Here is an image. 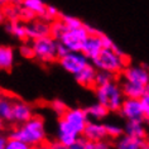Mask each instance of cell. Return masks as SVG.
<instances>
[{
  "mask_svg": "<svg viewBox=\"0 0 149 149\" xmlns=\"http://www.w3.org/2000/svg\"><path fill=\"white\" fill-rule=\"evenodd\" d=\"M10 138H15L32 147L47 140V132L44 121L40 116H33L23 124H19L10 134Z\"/></svg>",
  "mask_w": 149,
  "mask_h": 149,
  "instance_id": "1",
  "label": "cell"
},
{
  "mask_svg": "<svg viewBox=\"0 0 149 149\" xmlns=\"http://www.w3.org/2000/svg\"><path fill=\"white\" fill-rule=\"evenodd\" d=\"M128 61V57L123 52H115L111 48H102V51L99 53L97 57L92 59L91 63L96 70L106 71L118 77L129 65Z\"/></svg>",
  "mask_w": 149,
  "mask_h": 149,
  "instance_id": "2",
  "label": "cell"
},
{
  "mask_svg": "<svg viewBox=\"0 0 149 149\" xmlns=\"http://www.w3.org/2000/svg\"><path fill=\"white\" fill-rule=\"evenodd\" d=\"M95 95L97 99V102L102 104L111 113H116L119 111L121 106V102L124 101V95H123L120 82L115 79L113 81L100 86H95Z\"/></svg>",
  "mask_w": 149,
  "mask_h": 149,
  "instance_id": "3",
  "label": "cell"
},
{
  "mask_svg": "<svg viewBox=\"0 0 149 149\" xmlns=\"http://www.w3.org/2000/svg\"><path fill=\"white\" fill-rule=\"evenodd\" d=\"M34 57L39 61L51 63L57 59V40L51 36H44L33 39L32 43Z\"/></svg>",
  "mask_w": 149,
  "mask_h": 149,
  "instance_id": "4",
  "label": "cell"
},
{
  "mask_svg": "<svg viewBox=\"0 0 149 149\" xmlns=\"http://www.w3.org/2000/svg\"><path fill=\"white\" fill-rule=\"evenodd\" d=\"M88 33L85 28V24L80 28H72L68 29L67 28L63 34L59 37V39L57 42L62 43L68 51L72 52H80L82 48V44L85 42V39L87 38Z\"/></svg>",
  "mask_w": 149,
  "mask_h": 149,
  "instance_id": "5",
  "label": "cell"
},
{
  "mask_svg": "<svg viewBox=\"0 0 149 149\" xmlns=\"http://www.w3.org/2000/svg\"><path fill=\"white\" fill-rule=\"evenodd\" d=\"M58 61H59V65L62 66V68L66 72L73 74V76L76 73H79L81 70H84L90 63L88 58L81 51L80 52H72V51L67 52L65 56L58 58Z\"/></svg>",
  "mask_w": 149,
  "mask_h": 149,
  "instance_id": "6",
  "label": "cell"
},
{
  "mask_svg": "<svg viewBox=\"0 0 149 149\" xmlns=\"http://www.w3.org/2000/svg\"><path fill=\"white\" fill-rule=\"evenodd\" d=\"M119 113L125 120H144L145 114L140 99H128L125 97L121 102Z\"/></svg>",
  "mask_w": 149,
  "mask_h": 149,
  "instance_id": "7",
  "label": "cell"
},
{
  "mask_svg": "<svg viewBox=\"0 0 149 149\" xmlns=\"http://www.w3.org/2000/svg\"><path fill=\"white\" fill-rule=\"evenodd\" d=\"M121 80L145 87L149 84V70L145 66H130L128 65L120 74Z\"/></svg>",
  "mask_w": 149,
  "mask_h": 149,
  "instance_id": "8",
  "label": "cell"
},
{
  "mask_svg": "<svg viewBox=\"0 0 149 149\" xmlns=\"http://www.w3.org/2000/svg\"><path fill=\"white\" fill-rule=\"evenodd\" d=\"M62 119H65L71 128H72L77 134H82L84 128L86 125V123L88 121V116L86 114L85 109L81 107H72V109H67L65 111V114L62 116H59Z\"/></svg>",
  "mask_w": 149,
  "mask_h": 149,
  "instance_id": "9",
  "label": "cell"
},
{
  "mask_svg": "<svg viewBox=\"0 0 149 149\" xmlns=\"http://www.w3.org/2000/svg\"><path fill=\"white\" fill-rule=\"evenodd\" d=\"M81 136H84L85 139H87L91 143L99 140L107 139V133H106V125L99 121H90L86 123L84 128V132L81 134Z\"/></svg>",
  "mask_w": 149,
  "mask_h": 149,
  "instance_id": "10",
  "label": "cell"
},
{
  "mask_svg": "<svg viewBox=\"0 0 149 149\" xmlns=\"http://www.w3.org/2000/svg\"><path fill=\"white\" fill-rule=\"evenodd\" d=\"M102 43L100 39V32L95 33V34H88L87 38L81 48V52L88 58V61H92L95 57H97L99 53L102 51Z\"/></svg>",
  "mask_w": 149,
  "mask_h": 149,
  "instance_id": "11",
  "label": "cell"
},
{
  "mask_svg": "<svg viewBox=\"0 0 149 149\" xmlns=\"http://www.w3.org/2000/svg\"><path fill=\"white\" fill-rule=\"evenodd\" d=\"M81 135L77 134L71 126L67 124V121L65 119L59 118L58 120V126H57V140L61 141L62 144H65L66 147H68L72 143H74L79 139Z\"/></svg>",
  "mask_w": 149,
  "mask_h": 149,
  "instance_id": "12",
  "label": "cell"
},
{
  "mask_svg": "<svg viewBox=\"0 0 149 149\" xmlns=\"http://www.w3.org/2000/svg\"><path fill=\"white\" fill-rule=\"evenodd\" d=\"M33 116V110L27 102L17 100L13 101V123H17L18 125L23 124Z\"/></svg>",
  "mask_w": 149,
  "mask_h": 149,
  "instance_id": "13",
  "label": "cell"
},
{
  "mask_svg": "<svg viewBox=\"0 0 149 149\" xmlns=\"http://www.w3.org/2000/svg\"><path fill=\"white\" fill-rule=\"evenodd\" d=\"M25 29H27V37L33 40L36 38H39V37L49 36L51 23L47 20H44V19L34 20L29 25H25Z\"/></svg>",
  "mask_w": 149,
  "mask_h": 149,
  "instance_id": "14",
  "label": "cell"
},
{
  "mask_svg": "<svg viewBox=\"0 0 149 149\" xmlns=\"http://www.w3.org/2000/svg\"><path fill=\"white\" fill-rule=\"evenodd\" d=\"M96 70L92 63L85 67L84 70H81L79 73L74 74V79H76L77 84L81 85L82 87L86 88H94L95 87V76H96Z\"/></svg>",
  "mask_w": 149,
  "mask_h": 149,
  "instance_id": "15",
  "label": "cell"
},
{
  "mask_svg": "<svg viewBox=\"0 0 149 149\" xmlns=\"http://www.w3.org/2000/svg\"><path fill=\"white\" fill-rule=\"evenodd\" d=\"M124 134L134 138H139V139H144L148 134L144 120H126Z\"/></svg>",
  "mask_w": 149,
  "mask_h": 149,
  "instance_id": "16",
  "label": "cell"
},
{
  "mask_svg": "<svg viewBox=\"0 0 149 149\" xmlns=\"http://www.w3.org/2000/svg\"><path fill=\"white\" fill-rule=\"evenodd\" d=\"M120 87H121L124 97H128V99H140L144 95V91H145V87L132 84L125 80H121Z\"/></svg>",
  "mask_w": 149,
  "mask_h": 149,
  "instance_id": "17",
  "label": "cell"
},
{
  "mask_svg": "<svg viewBox=\"0 0 149 149\" xmlns=\"http://www.w3.org/2000/svg\"><path fill=\"white\" fill-rule=\"evenodd\" d=\"M144 139L134 138L126 134H123L115 141V149H140Z\"/></svg>",
  "mask_w": 149,
  "mask_h": 149,
  "instance_id": "18",
  "label": "cell"
},
{
  "mask_svg": "<svg viewBox=\"0 0 149 149\" xmlns=\"http://www.w3.org/2000/svg\"><path fill=\"white\" fill-rule=\"evenodd\" d=\"M14 65V51L9 46H0V71H10Z\"/></svg>",
  "mask_w": 149,
  "mask_h": 149,
  "instance_id": "19",
  "label": "cell"
},
{
  "mask_svg": "<svg viewBox=\"0 0 149 149\" xmlns=\"http://www.w3.org/2000/svg\"><path fill=\"white\" fill-rule=\"evenodd\" d=\"M85 111H86V114L88 116V120L91 119V120H95V121L104 120V119H105L107 115H109V113H110V111L107 110L106 107L102 105V104H100V102L92 104V105L86 107Z\"/></svg>",
  "mask_w": 149,
  "mask_h": 149,
  "instance_id": "20",
  "label": "cell"
},
{
  "mask_svg": "<svg viewBox=\"0 0 149 149\" xmlns=\"http://www.w3.org/2000/svg\"><path fill=\"white\" fill-rule=\"evenodd\" d=\"M23 8L31 10V12L37 17H43V14L46 13V4L42 0H22V4Z\"/></svg>",
  "mask_w": 149,
  "mask_h": 149,
  "instance_id": "21",
  "label": "cell"
},
{
  "mask_svg": "<svg viewBox=\"0 0 149 149\" xmlns=\"http://www.w3.org/2000/svg\"><path fill=\"white\" fill-rule=\"evenodd\" d=\"M6 29L8 32H10L14 37H17L18 39H22V40H25L28 39L27 37V29H25V25L20 24L18 20H13L6 25Z\"/></svg>",
  "mask_w": 149,
  "mask_h": 149,
  "instance_id": "22",
  "label": "cell"
},
{
  "mask_svg": "<svg viewBox=\"0 0 149 149\" xmlns=\"http://www.w3.org/2000/svg\"><path fill=\"white\" fill-rule=\"evenodd\" d=\"M0 116L4 121H12L13 119V101L9 99H1L0 101Z\"/></svg>",
  "mask_w": 149,
  "mask_h": 149,
  "instance_id": "23",
  "label": "cell"
},
{
  "mask_svg": "<svg viewBox=\"0 0 149 149\" xmlns=\"http://www.w3.org/2000/svg\"><path fill=\"white\" fill-rule=\"evenodd\" d=\"M115 79H116V77H115L113 73L106 72V71L97 70L96 71V76H95V86H100V85L107 84V82H110V81H113Z\"/></svg>",
  "mask_w": 149,
  "mask_h": 149,
  "instance_id": "24",
  "label": "cell"
},
{
  "mask_svg": "<svg viewBox=\"0 0 149 149\" xmlns=\"http://www.w3.org/2000/svg\"><path fill=\"white\" fill-rule=\"evenodd\" d=\"M106 133H107V138L116 140L118 138H120L124 134V129L116 124H106Z\"/></svg>",
  "mask_w": 149,
  "mask_h": 149,
  "instance_id": "25",
  "label": "cell"
},
{
  "mask_svg": "<svg viewBox=\"0 0 149 149\" xmlns=\"http://www.w3.org/2000/svg\"><path fill=\"white\" fill-rule=\"evenodd\" d=\"M4 149H33V147L19 139H15V138H9L6 140Z\"/></svg>",
  "mask_w": 149,
  "mask_h": 149,
  "instance_id": "26",
  "label": "cell"
},
{
  "mask_svg": "<svg viewBox=\"0 0 149 149\" xmlns=\"http://www.w3.org/2000/svg\"><path fill=\"white\" fill-rule=\"evenodd\" d=\"M59 19L63 22V24H65L68 29L80 28L84 25V23L79 19V18H74V17H71V15H62L61 14V15H59Z\"/></svg>",
  "mask_w": 149,
  "mask_h": 149,
  "instance_id": "27",
  "label": "cell"
},
{
  "mask_svg": "<svg viewBox=\"0 0 149 149\" xmlns=\"http://www.w3.org/2000/svg\"><path fill=\"white\" fill-rule=\"evenodd\" d=\"M3 12H4L5 18H8L10 22L17 20L19 18V8H17V6H14L12 4H6L4 6V9H3Z\"/></svg>",
  "mask_w": 149,
  "mask_h": 149,
  "instance_id": "28",
  "label": "cell"
},
{
  "mask_svg": "<svg viewBox=\"0 0 149 149\" xmlns=\"http://www.w3.org/2000/svg\"><path fill=\"white\" fill-rule=\"evenodd\" d=\"M67 149H94V147H92L91 141H88L87 139H85L84 136H80L79 139L74 141V143L68 145Z\"/></svg>",
  "mask_w": 149,
  "mask_h": 149,
  "instance_id": "29",
  "label": "cell"
},
{
  "mask_svg": "<svg viewBox=\"0 0 149 149\" xmlns=\"http://www.w3.org/2000/svg\"><path fill=\"white\" fill-rule=\"evenodd\" d=\"M59 15H61V13H59L58 10L54 8V6L47 5L46 6V13H44L43 17H40V18L44 19V20H47V22H53L56 19H58Z\"/></svg>",
  "mask_w": 149,
  "mask_h": 149,
  "instance_id": "30",
  "label": "cell"
},
{
  "mask_svg": "<svg viewBox=\"0 0 149 149\" xmlns=\"http://www.w3.org/2000/svg\"><path fill=\"white\" fill-rule=\"evenodd\" d=\"M51 107L58 116H62V115L65 114V111L68 109L66 104L63 101H61V100H53V101L51 102Z\"/></svg>",
  "mask_w": 149,
  "mask_h": 149,
  "instance_id": "31",
  "label": "cell"
},
{
  "mask_svg": "<svg viewBox=\"0 0 149 149\" xmlns=\"http://www.w3.org/2000/svg\"><path fill=\"white\" fill-rule=\"evenodd\" d=\"M140 101H141V105H143V109H144V114H145V116H147V115H149V84L145 86L144 95L140 97Z\"/></svg>",
  "mask_w": 149,
  "mask_h": 149,
  "instance_id": "32",
  "label": "cell"
},
{
  "mask_svg": "<svg viewBox=\"0 0 149 149\" xmlns=\"http://www.w3.org/2000/svg\"><path fill=\"white\" fill-rule=\"evenodd\" d=\"M92 147H94V149H113V144H111L110 140L104 139L92 143Z\"/></svg>",
  "mask_w": 149,
  "mask_h": 149,
  "instance_id": "33",
  "label": "cell"
},
{
  "mask_svg": "<svg viewBox=\"0 0 149 149\" xmlns=\"http://www.w3.org/2000/svg\"><path fill=\"white\" fill-rule=\"evenodd\" d=\"M20 53L23 57L25 58H32L34 57V53H33V48L32 46H29V44H23V46L20 47Z\"/></svg>",
  "mask_w": 149,
  "mask_h": 149,
  "instance_id": "34",
  "label": "cell"
},
{
  "mask_svg": "<svg viewBox=\"0 0 149 149\" xmlns=\"http://www.w3.org/2000/svg\"><path fill=\"white\" fill-rule=\"evenodd\" d=\"M100 39H101V43H102L104 48H111L115 44L113 40H111L106 34H104V33H100Z\"/></svg>",
  "mask_w": 149,
  "mask_h": 149,
  "instance_id": "35",
  "label": "cell"
},
{
  "mask_svg": "<svg viewBox=\"0 0 149 149\" xmlns=\"http://www.w3.org/2000/svg\"><path fill=\"white\" fill-rule=\"evenodd\" d=\"M67 52H70L68 49H67V48L63 46L62 43H59V42H57V59L58 58H61L62 56H65Z\"/></svg>",
  "mask_w": 149,
  "mask_h": 149,
  "instance_id": "36",
  "label": "cell"
},
{
  "mask_svg": "<svg viewBox=\"0 0 149 149\" xmlns=\"http://www.w3.org/2000/svg\"><path fill=\"white\" fill-rule=\"evenodd\" d=\"M51 149H67V147L65 144H62L61 141L56 140V141H52L51 143Z\"/></svg>",
  "mask_w": 149,
  "mask_h": 149,
  "instance_id": "37",
  "label": "cell"
},
{
  "mask_svg": "<svg viewBox=\"0 0 149 149\" xmlns=\"http://www.w3.org/2000/svg\"><path fill=\"white\" fill-rule=\"evenodd\" d=\"M33 149H51V143L49 141H43V143H40L38 145H34Z\"/></svg>",
  "mask_w": 149,
  "mask_h": 149,
  "instance_id": "38",
  "label": "cell"
},
{
  "mask_svg": "<svg viewBox=\"0 0 149 149\" xmlns=\"http://www.w3.org/2000/svg\"><path fill=\"white\" fill-rule=\"evenodd\" d=\"M6 138L5 136H3V135H0V149H4L5 148V144H6Z\"/></svg>",
  "mask_w": 149,
  "mask_h": 149,
  "instance_id": "39",
  "label": "cell"
},
{
  "mask_svg": "<svg viewBox=\"0 0 149 149\" xmlns=\"http://www.w3.org/2000/svg\"><path fill=\"white\" fill-rule=\"evenodd\" d=\"M4 18H5V15H4V12H3V8H0V23L4 20Z\"/></svg>",
  "mask_w": 149,
  "mask_h": 149,
  "instance_id": "40",
  "label": "cell"
},
{
  "mask_svg": "<svg viewBox=\"0 0 149 149\" xmlns=\"http://www.w3.org/2000/svg\"><path fill=\"white\" fill-rule=\"evenodd\" d=\"M10 3H12V0H0V5H6Z\"/></svg>",
  "mask_w": 149,
  "mask_h": 149,
  "instance_id": "41",
  "label": "cell"
},
{
  "mask_svg": "<svg viewBox=\"0 0 149 149\" xmlns=\"http://www.w3.org/2000/svg\"><path fill=\"white\" fill-rule=\"evenodd\" d=\"M140 149H149V145L145 143V141H143V144H141V148Z\"/></svg>",
  "mask_w": 149,
  "mask_h": 149,
  "instance_id": "42",
  "label": "cell"
},
{
  "mask_svg": "<svg viewBox=\"0 0 149 149\" xmlns=\"http://www.w3.org/2000/svg\"><path fill=\"white\" fill-rule=\"evenodd\" d=\"M3 128H4V120H3L1 116H0V130H1Z\"/></svg>",
  "mask_w": 149,
  "mask_h": 149,
  "instance_id": "43",
  "label": "cell"
},
{
  "mask_svg": "<svg viewBox=\"0 0 149 149\" xmlns=\"http://www.w3.org/2000/svg\"><path fill=\"white\" fill-rule=\"evenodd\" d=\"M144 141H145V143H147V144L149 145V134H147V136L144 138Z\"/></svg>",
  "mask_w": 149,
  "mask_h": 149,
  "instance_id": "44",
  "label": "cell"
},
{
  "mask_svg": "<svg viewBox=\"0 0 149 149\" xmlns=\"http://www.w3.org/2000/svg\"><path fill=\"white\" fill-rule=\"evenodd\" d=\"M145 121H147V125L149 126V115H147V116H145V119H144Z\"/></svg>",
  "mask_w": 149,
  "mask_h": 149,
  "instance_id": "45",
  "label": "cell"
},
{
  "mask_svg": "<svg viewBox=\"0 0 149 149\" xmlns=\"http://www.w3.org/2000/svg\"><path fill=\"white\" fill-rule=\"evenodd\" d=\"M1 99H3V95H1V91H0V101H1Z\"/></svg>",
  "mask_w": 149,
  "mask_h": 149,
  "instance_id": "46",
  "label": "cell"
}]
</instances>
